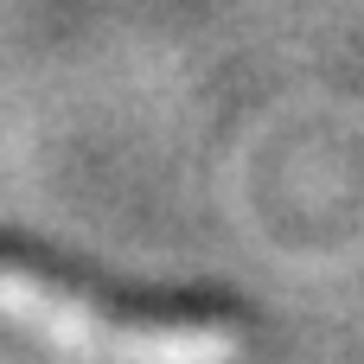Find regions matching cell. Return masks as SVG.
<instances>
[{
    "label": "cell",
    "mask_w": 364,
    "mask_h": 364,
    "mask_svg": "<svg viewBox=\"0 0 364 364\" xmlns=\"http://www.w3.org/2000/svg\"><path fill=\"white\" fill-rule=\"evenodd\" d=\"M0 320L115 364H224L243 314L205 294H128L26 243H0Z\"/></svg>",
    "instance_id": "cell-1"
}]
</instances>
